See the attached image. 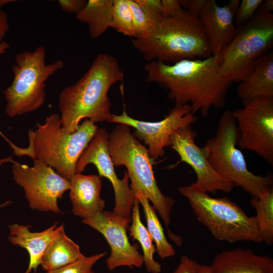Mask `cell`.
<instances>
[{
  "instance_id": "25",
  "label": "cell",
  "mask_w": 273,
  "mask_h": 273,
  "mask_svg": "<svg viewBox=\"0 0 273 273\" xmlns=\"http://www.w3.org/2000/svg\"><path fill=\"white\" fill-rule=\"evenodd\" d=\"M251 206L256 211L262 242L273 243V188L268 189L260 197L250 199Z\"/></svg>"
},
{
  "instance_id": "2",
  "label": "cell",
  "mask_w": 273,
  "mask_h": 273,
  "mask_svg": "<svg viewBox=\"0 0 273 273\" xmlns=\"http://www.w3.org/2000/svg\"><path fill=\"white\" fill-rule=\"evenodd\" d=\"M123 80V73L115 57L108 54L97 55L84 75L59 95L63 130L68 133L75 132L83 119L95 123L111 122L113 114L108 91Z\"/></svg>"
},
{
  "instance_id": "27",
  "label": "cell",
  "mask_w": 273,
  "mask_h": 273,
  "mask_svg": "<svg viewBox=\"0 0 273 273\" xmlns=\"http://www.w3.org/2000/svg\"><path fill=\"white\" fill-rule=\"evenodd\" d=\"M127 1L132 15L134 38L146 36L150 33L155 25L151 22L142 8L135 0H127Z\"/></svg>"
},
{
  "instance_id": "34",
  "label": "cell",
  "mask_w": 273,
  "mask_h": 273,
  "mask_svg": "<svg viewBox=\"0 0 273 273\" xmlns=\"http://www.w3.org/2000/svg\"><path fill=\"white\" fill-rule=\"evenodd\" d=\"M85 0H59L58 4L61 9L68 13L77 14L86 5Z\"/></svg>"
},
{
  "instance_id": "24",
  "label": "cell",
  "mask_w": 273,
  "mask_h": 273,
  "mask_svg": "<svg viewBox=\"0 0 273 273\" xmlns=\"http://www.w3.org/2000/svg\"><path fill=\"white\" fill-rule=\"evenodd\" d=\"M142 205L147 223V229L156 246L159 257L165 259L175 255V250L167 240L163 229L149 199L141 193L134 195Z\"/></svg>"
},
{
  "instance_id": "22",
  "label": "cell",
  "mask_w": 273,
  "mask_h": 273,
  "mask_svg": "<svg viewBox=\"0 0 273 273\" xmlns=\"http://www.w3.org/2000/svg\"><path fill=\"white\" fill-rule=\"evenodd\" d=\"M114 0H88L76 14V19L88 26L89 34L96 39L111 27Z\"/></svg>"
},
{
  "instance_id": "7",
  "label": "cell",
  "mask_w": 273,
  "mask_h": 273,
  "mask_svg": "<svg viewBox=\"0 0 273 273\" xmlns=\"http://www.w3.org/2000/svg\"><path fill=\"white\" fill-rule=\"evenodd\" d=\"M178 191L188 199L198 220L215 239L231 243L262 242L256 216H247L228 198L211 197L193 183L180 186Z\"/></svg>"
},
{
  "instance_id": "38",
  "label": "cell",
  "mask_w": 273,
  "mask_h": 273,
  "mask_svg": "<svg viewBox=\"0 0 273 273\" xmlns=\"http://www.w3.org/2000/svg\"><path fill=\"white\" fill-rule=\"evenodd\" d=\"M198 271L199 273H211L209 266L200 264L198 265Z\"/></svg>"
},
{
  "instance_id": "1",
  "label": "cell",
  "mask_w": 273,
  "mask_h": 273,
  "mask_svg": "<svg viewBox=\"0 0 273 273\" xmlns=\"http://www.w3.org/2000/svg\"><path fill=\"white\" fill-rule=\"evenodd\" d=\"M221 54L203 59L183 60L172 64L149 61L145 66L148 82L168 90L175 105L188 104L192 112L207 116L212 107H223L232 83L220 75Z\"/></svg>"
},
{
  "instance_id": "23",
  "label": "cell",
  "mask_w": 273,
  "mask_h": 273,
  "mask_svg": "<svg viewBox=\"0 0 273 273\" xmlns=\"http://www.w3.org/2000/svg\"><path fill=\"white\" fill-rule=\"evenodd\" d=\"M139 204V200L135 198L131 210V224L128 228L129 235L138 241L142 247L143 262L147 270L151 273H160L162 266L154 260V254L156 250L151 236L142 222Z\"/></svg>"
},
{
  "instance_id": "35",
  "label": "cell",
  "mask_w": 273,
  "mask_h": 273,
  "mask_svg": "<svg viewBox=\"0 0 273 273\" xmlns=\"http://www.w3.org/2000/svg\"><path fill=\"white\" fill-rule=\"evenodd\" d=\"M9 28L7 14L0 10V43L3 42Z\"/></svg>"
},
{
  "instance_id": "30",
  "label": "cell",
  "mask_w": 273,
  "mask_h": 273,
  "mask_svg": "<svg viewBox=\"0 0 273 273\" xmlns=\"http://www.w3.org/2000/svg\"><path fill=\"white\" fill-rule=\"evenodd\" d=\"M151 22L156 25L164 19L161 0H135Z\"/></svg>"
},
{
  "instance_id": "9",
  "label": "cell",
  "mask_w": 273,
  "mask_h": 273,
  "mask_svg": "<svg viewBox=\"0 0 273 273\" xmlns=\"http://www.w3.org/2000/svg\"><path fill=\"white\" fill-rule=\"evenodd\" d=\"M273 44V14L261 4L253 17L237 28L221 53L219 73L232 83L241 81Z\"/></svg>"
},
{
  "instance_id": "28",
  "label": "cell",
  "mask_w": 273,
  "mask_h": 273,
  "mask_svg": "<svg viewBox=\"0 0 273 273\" xmlns=\"http://www.w3.org/2000/svg\"><path fill=\"white\" fill-rule=\"evenodd\" d=\"M106 255L101 253L86 257L63 267L47 271L46 273H95L94 265Z\"/></svg>"
},
{
  "instance_id": "41",
  "label": "cell",
  "mask_w": 273,
  "mask_h": 273,
  "mask_svg": "<svg viewBox=\"0 0 273 273\" xmlns=\"http://www.w3.org/2000/svg\"><path fill=\"white\" fill-rule=\"evenodd\" d=\"M11 202L10 201H7L5 203H3V204L0 205V208L6 206H7L8 205H9L11 203Z\"/></svg>"
},
{
  "instance_id": "14",
  "label": "cell",
  "mask_w": 273,
  "mask_h": 273,
  "mask_svg": "<svg viewBox=\"0 0 273 273\" xmlns=\"http://www.w3.org/2000/svg\"><path fill=\"white\" fill-rule=\"evenodd\" d=\"M82 222L100 233L110 246L111 253L106 261L108 269L113 270L120 266H142L143 257L138 251L139 246L131 244L127 235L131 219L113 211L104 210L82 219Z\"/></svg>"
},
{
  "instance_id": "17",
  "label": "cell",
  "mask_w": 273,
  "mask_h": 273,
  "mask_svg": "<svg viewBox=\"0 0 273 273\" xmlns=\"http://www.w3.org/2000/svg\"><path fill=\"white\" fill-rule=\"evenodd\" d=\"M70 181L69 197L75 215L84 219L104 211L105 202L101 197L99 175L76 173Z\"/></svg>"
},
{
  "instance_id": "37",
  "label": "cell",
  "mask_w": 273,
  "mask_h": 273,
  "mask_svg": "<svg viewBox=\"0 0 273 273\" xmlns=\"http://www.w3.org/2000/svg\"><path fill=\"white\" fill-rule=\"evenodd\" d=\"M10 48V44L5 41H3L0 43V56L5 53ZM0 134L2 136L3 134L0 131Z\"/></svg>"
},
{
  "instance_id": "32",
  "label": "cell",
  "mask_w": 273,
  "mask_h": 273,
  "mask_svg": "<svg viewBox=\"0 0 273 273\" xmlns=\"http://www.w3.org/2000/svg\"><path fill=\"white\" fill-rule=\"evenodd\" d=\"M161 3L164 19L176 16L186 12L181 7L179 1L161 0Z\"/></svg>"
},
{
  "instance_id": "20",
  "label": "cell",
  "mask_w": 273,
  "mask_h": 273,
  "mask_svg": "<svg viewBox=\"0 0 273 273\" xmlns=\"http://www.w3.org/2000/svg\"><path fill=\"white\" fill-rule=\"evenodd\" d=\"M238 97L242 101L273 97V52L264 55L253 69L239 82Z\"/></svg>"
},
{
  "instance_id": "12",
  "label": "cell",
  "mask_w": 273,
  "mask_h": 273,
  "mask_svg": "<svg viewBox=\"0 0 273 273\" xmlns=\"http://www.w3.org/2000/svg\"><path fill=\"white\" fill-rule=\"evenodd\" d=\"M109 135L105 128L98 129L80 155L76 164L75 173H81L89 164L95 165L99 175L107 178L113 186L115 196L113 211L123 217L131 219L135 197L129 186V178L127 171H124L121 179L116 175L108 150Z\"/></svg>"
},
{
  "instance_id": "11",
  "label": "cell",
  "mask_w": 273,
  "mask_h": 273,
  "mask_svg": "<svg viewBox=\"0 0 273 273\" xmlns=\"http://www.w3.org/2000/svg\"><path fill=\"white\" fill-rule=\"evenodd\" d=\"M13 163L14 179L23 188L30 208L62 213L58 200L70 189V181L37 159L33 160L32 167L18 162Z\"/></svg>"
},
{
  "instance_id": "13",
  "label": "cell",
  "mask_w": 273,
  "mask_h": 273,
  "mask_svg": "<svg viewBox=\"0 0 273 273\" xmlns=\"http://www.w3.org/2000/svg\"><path fill=\"white\" fill-rule=\"evenodd\" d=\"M197 120L188 104L175 105L165 117L158 121H144L129 116L125 108L120 115H112L111 122L126 125L135 129L133 136L148 146L150 157L157 159L165 154L164 148L168 147L170 138L176 129Z\"/></svg>"
},
{
  "instance_id": "15",
  "label": "cell",
  "mask_w": 273,
  "mask_h": 273,
  "mask_svg": "<svg viewBox=\"0 0 273 273\" xmlns=\"http://www.w3.org/2000/svg\"><path fill=\"white\" fill-rule=\"evenodd\" d=\"M197 134L192 124L180 127L170 136L168 147L178 154L180 162L187 163L195 171L197 180L193 184L197 187L207 193L217 191L231 192L234 185L213 170L202 148L195 143Z\"/></svg>"
},
{
  "instance_id": "5",
  "label": "cell",
  "mask_w": 273,
  "mask_h": 273,
  "mask_svg": "<svg viewBox=\"0 0 273 273\" xmlns=\"http://www.w3.org/2000/svg\"><path fill=\"white\" fill-rule=\"evenodd\" d=\"M108 150L114 166L123 165L127 168L134 195L141 193L147 197L168 227L175 201L164 195L159 188L153 161L146 146L131 133L129 126L119 124L109 134Z\"/></svg>"
},
{
  "instance_id": "19",
  "label": "cell",
  "mask_w": 273,
  "mask_h": 273,
  "mask_svg": "<svg viewBox=\"0 0 273 273\" xmlns=\"http://www.w3.org/2000/svg\"><path fill=\"white\" fill-rule=\"evenodd\" d=\"M57 222L40 232H32L30 225L15 223L9 226V241L13 245L24 248L29 256V262L25 273L35 272L48 247L58 235L62 224L57 227Z\"/></svg>"
},
{
  "instance_id": "3",
  "label": "cell",
  "mask_w": 273,
  "mask_h": 273,
  "mask_svg": "<svg viewBox=\"0 0 273 273\" xmlns=\"http://www.w3.org/2000/svg\"><path fill=\"white\" fill-rule=\"evenodd\" d=\"M36 126L34 130L28 131L29 142L27 148H19L9 142L14 154L40 160L70 180L75 174L80 155L96 134L98 126L85 119L75 132L66 133L62 128L60 116L57 113L50 115L43 124L38 123Z\"/></svg>"
},
{
  "instance_id": "6",
  "label": "cell",
  "mask_w": 273,
  "mask_h": 273,
  "mask_svg": "<svg viewBox=\"0 0 273 273\" xmlns=\"http://www.w3.org/2000/svg\"><path fill=\"white\" fill-rule=\"evenodd\" d=\"M239 132L232 111L226 110L219 120L215 135L202 149L213 170L221 177L239 186L253 198L260 197L272 186L270 175H256L247 167L238 146Z\"/></svg>"
},
{
  "instance_id": "29",
  "label": "cell",
  "mask_w": 273,
  "mask_h": 273,
  "mask_svg": "<svg viewBox=\"0 0 273 273\" xmlns=\"http://www.w3.org/2000/svg\"><path fill=\"white\" fill-rule=\"evenodd\" d=\"M263 0H242L235 16V24L239 28L251 19L263 3Z\"/></svg>"
},
{
  "instance_id": "4",
  "label": "cell",
  "mask_w": 273,
  "mask_h": 273,
  "mask_svg": "<svg viewBox=\"0 0 273 273\" xmlns=\"http://www.w3.org/2000/svg\"><path fill=\"white\" fill-rule=\"evenodd\" d=\"M132 43L147 61L168 64L212 55L199 18L187 12L163 19L147 35L133 39Z\"/></svg>"
},
{
  "instance_id": "26",
  "label": "cell",
  "mask_w": 273,
  "mask_h": 273,
  "mask_svg": "<svg viewBox=\"0 0 273 273\" xmlns=\"http://www.w3.org/2000/svg\"><path fill=\"white\" fill-rule=\"evenodd\" d=\"M111 27L124 35L134 37L132 15L127 0H114Z\"/></svg>"
},
{
  "instance_id": "33",
  "label": "cell",
  "mask_w": 273,
  "mask_h": 273,
  "mask_svg": "<svg viewBox=\"0 0 273 273\" xmlns=\"http://www.w3.org/2000/svg\"><path fill=\"white\" fill-rule=\"evenodd\" d=\"M199 263L186 255H183L176 269L172 273H199Z\"/></svg>"
},
{
  "instance_id": "21",
  "label": "cell",
  "mask_w": 273,
  "mask_h": 273,
  "mask_svg": "<svg viewBox=\"0 0 273 273\" xmlns=\"http://www.w3.org/2000/svg\"><path fill=\"white\" fill-rule=\"evenodd\" d=\"M84 257L79 246L66 235L62 224L58 235L43 254L40 265L47 272L63 267Z\"/></svg>"
},
{
  "instance_id": "16",
  "label": "cell",
  "mask_w": 273,
  "mask_h": 273,
  "mask_svg": "<svg viewBox=\"0 0 273 273\" xmlns=\"http://www.w3.org/2000/svg\"><path fill=\"white\" fill-rule=\"evenodd\" d=\"M239 4L238 0H231L221 6L215 0H207L199 19L212 55L221 54L233 40L237 29L235 16Z\"/></svg>"
},
{
  "instance_id": "36",
  "label": "cell",
  "mask_w": 273,
  "mask_h": 273,
  "mask_svg": "<svg viewBox=\"0 0 273 273\" xmlns=\"http://www.w3.org/2000/svg\"><path fill=\"white\" fill-rule=\"evenodd\" d=\"M263 7L268 11L272 12L273 11V1L265 0L262 4Z\"/></svg>"
},
{
  "instance_id": "31",
  "label": "cell",
  "mask_w": 273,
  "mask_h": 273,
  "mask_svg": "<svg viewBox=\"0 0 273 273\" xmlns=\"http://www.w3.org/2000/svg\"><path fill=\"white\" fill-rule=\"evenodd\" d=\"M207 0H181L180 5L186 12L194 17L199 18Z\"/></svg>"
},
{
  "instance_id": "39",
  "label": "cell",
  "mask_w": 273,
  "mask_h": 273,
  "mask_svg": "<svg viewBox=\"0 0 273 273\" xmlns=\"http://www.w3.org/2000/svg\"><path fill=\"white\" fill-rule=\"evenodd\" d=\"M15 0H0V7H3L11 3L16 2Z\"/></svg>"
},
{
  "instance_id": "10",
  "label": "cell",
  "mask_w": 273,
  "mask_h": 273,
  "mask_svg": "<svg viewBox=\"0 0 273 273\" xmlns=\"http://www.w3.org/2000/svg\"><path fill=\"white\" fill-rule=\"evenodd\" d=\"M243 107L232 111L239 132L238 146L256 152L273 164V97L242 101Z\"/></svg>"
},
{
  "instance_id": "8",
  "label": "cell",
  "mask_w": 273,
  "mask_h": 273,
  "mask_svg": "<svg viewBox=\"0 0 273 273\" xmlns=\"http://www.w3.org/2000/svg\"><path fill=\"white\" fill-rule=\"evenodd\" d=\"M46 50L39 46L33 51L17 54L12 66L14 78L3 93L7 101L6 113L10 117L20 116L40 108L46 100V82L64 66L62 60L45 62Z\"/></svg>"
},
{
  "instance_id": "40",
  "label": "cell",
  "mask_w": 273,
  "mask_h": 273,
  "mask_svg": "<svg viewBox=\"0 0 273 273\" xmlns=\"http://www.w3.org/2000/svg\"><path fill=\"white\" fill-rule=\"evenodd\" d=\"M8 161H10V162H13V160H12V157H7V158H6L5 159H2V160H0V166L4 163L6 162H8Z\"/></svg>"
},
{
  "instance_id": "18",
  "label": "cell",
  "mask_w": 273,
  "mask_h": 273,
  "mask_svg": "<svg viewBox=\"0 0 273 273\" xmlns=\"http://www.w3.org/2000/svg\"><path fill=\"white\" fill-rule=\"evenodd\" d=\"M209 267L211 273H273V260L251 249L238 248L216 255Z\"/></svg>"
}]
</instances>
